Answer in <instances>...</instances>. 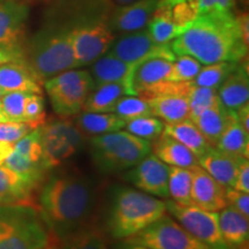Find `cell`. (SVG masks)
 Wrapping results in <instances>:
<instances>
[{
    "label": "cell",
    "instance_id": "obj_26",
    "mask_svg": "<svg viewBox=\"0 0 249 249\" xmlns=\"http://www.w3.org/2000/svg\"><path fill=\"white\" fill-rule=\"evenodd\" d=\"M132 65L127 64L110 53L103 54L90 65V75L95 87L114 82H126Z\"/></svg>",
    "mask_w": 249,
    "mask_h": 249
},
{
    "label": "cell",
    "instance_id": "obj_1",
    "mask_svg": "<svg viewBox=\"0 0 249 249\" xmlns=\"http://www.w3.org/2000/svg\"><path fill=\"white\" fill-rule=\"evenodd\" d=\"M176 55H191L202 65L240 62L248 53L247 15L232 11L202 14L171 42Z\"/></svg>",
    "mask_w": 249,
    "mask_h": 249
},
{
    "label": "cell",
    "instance_id": "obj_5",
    "mask_svg": "<svg viewBox=\"0 0 249 249\" xmlns=\"http://www.w3.org/2000/svg\"><path fill=\"white\" fill-rule=\"evenodd\" d=\"M53 238L34 205H0V249H40Z\"/></svg>",
    "mask_w": 249,
    "mask_h": 249
},
{
    "label": "cell",
    "instance_id": "obj_51",
    "mask_svg": "<svg viewBox=\"0 0 249 249\" xmlns=\"http://www.w3.org/2000/svg\"><path fill=\"white\" fill-rule=\"evenodd\" d=\"M6 121H9L8 118L5 116V113L2 112L1 107H0V123H6Z\"/></svg>",
    "mask_w": 249,
    "mask_h": 249
},
{
    "label": "cell",
    "instance_id": "obj_17",
    "mask_svg": "<svg viewBox=\"0 0 249 249\" xmlns=\"http://www.w3.org/2000/svg\"><path fill=\"white\" fill-rule=\"evenodd\" d=\"M192 204L218 213L226 207V188L200 165L192 167Z\"/></svg>",
    "mask_w": 249,
    "mask_h": 249
},
{
    "label": "cell",
    "instance_id": "obj_34",
    "mask_svg": "<svg viewBox=\"0 0 249 249\" xmlns=\"http://www.w3.org/2000/svg\"><path fill=\"white\" fill-rule=\"evenodd\" d=\"M164 127L165 124L160 118L150 116L140 117L126 121L124 129L134 136L147 140L149 142H154L164 132Z\"/></svg>",
    "mask_w": 249,
    "mask_h": 249
},
{
    "label": "cell",
    "instance_id": "obj_35",
    "mask_svg": "<svg viewBox=\"0 0 249 249\" xmlns=\"http://www.w3.org/2000/svg\"><path fill=\"white\" fill-rule=\"evenodd\" d=\"M111 112L112 113H116L118 117H120L124 121L135 119V118L140 117L154 116L147 101L139 97V96L129 95L121 97L116 103V105H114Z\"/></svg>",
    "mask_w": 249,
    "mask_h": 249
},
{
    "label": "cell",
    "instance_id": "obj_18",
    "mask_svg": "<svg viewBox=\"0 0 249 249\" xmlns=\"http://www.w3.org/2000/svg\"><path fill=\"white\" fill-rule=\"evenodd\" d=\"M245 160L247 158L239 157L219 150L216 147H211L197 160L202 169L207 171L220 185L225 188H233L236 174Z\"/></svg>",
    "mask_w": 249,
    "mask_h": 249
},
{
    "label": "cell",
    "instance_id": "obj_49",
    "mask_svg": "<svg viewBox=\"0 0 249 249\" xmlns=\"http://www.w3.org/2000/svg\"><path fill=\"white\" fill-rule=\"evenodd\" d=\"M40 249H60V242H59L55 238H53L48 245L45 246V247H43Z\"/></svg>",
    "mask_w": 249,
    "mask_h": 249
},
{
    "label": "cell",
    "instance_id": "obj_38",
    "mask_svg": "<svg viewBox=\"0 0 249 249\" xmlns=\"http://www.w3.org/2000/svg\"><path fill=\"white\" fill-rule=\"evenodd\" d=\"M145 28L157 44H170L182 31L171 21L160 17H152Z\"/></svg>",
    "mask_w": 249,
    "mask_h": 249
},
{
    "label": "cell",
    "instance_id": "obj_20",
    "mask_svg": "<svg viewBox=\"0 0 249 249\" xmlns=\"http://www.w3.org/2000/svg\"><path fill=\"white\" fill-rule=\"evenodd\" d=\"M217 92L220 103L230 111H236L248 104L249 76L247 67L239 62L235 70L217 89Z\"/></svg>",
    "mask_w": 249,
    "mask_h": 249
},
{
    "label": "cell",
    "instance_id": "obj_13",
    "mask_svg": "<svg viewBox=\"0 0 249 249\" xmlns=\"http://www.w3.org/2000/svg\"><path fill=\"white\" fill-rule=\"evenodd\" d=\"M170 166L157 156L149 154L127 172L124 178L139 191L158 198L169 197Z\"/></svg>",
    "mask_w": 249,
    "mask_h": 249
},
{
    "label": "cell",
    "instance_id": "obj_37",
    "mask_svg": "<svg viewBox=\"0 0 249 249\" xmlns=\"http://www.w3.org/2000/svg\"><path fill=\"white\" fill-rule=\"evenodd\" d=\"M217 89L207 88V87L193 86L188 95L189 103V119L197 116L205 108L213 107L217 103H219Z\"/></svg>",
    "mask_w": 249,
    "mask_h": 249
},
{
    "label": "cell",
    "instance_id": "obj_33",
    "mask_svg": "<svg viewBox=\"0 0 249 249\" xmlns=\"http://www.w3.org/2000/svg\"><path fill=\"white\" fill-rule=\"evenodd\" d=\"M239 62H214L205 65L201 67L198 74L192 82L198 87L218 89L226 77L235 70Z\"/></svg>",
    "mask_w": 249,
    "mask_h": 249
},
{
    "label": "cell",
    "instance_id": "obj_21",
    "mask_svg": "<svg viewBox=\"0 0 249 249\" xmlns=\"http://www.w3.org/2000/svg\"><path fill=\"white\" fill-rule=\"evenodd\" d=\"M218 225L222 239L230 249H240L249 238V217L230 207L218 211Z\"/></svg>",
    "mask_w": 249,
    "mask_h": 249
},
{
    "label": "cell",
    "instance_id": "obj_4",
    "mask_svg": "<svg viewBox=\"0 0 249 249\" xmlns=\"http://www.w3.org/2000/svg\"><path fill=\"white\" fill-rule=\"evenodd\" d=\"M166 213L163 198L135 188L121 187L112 197L107 219L108 231L113 238L124 240Z\"/></svg>",
    "mask_w": 249,
    "mask_h": 249
},
{
    "label": "cell",
    "instance_id": "obj_3",
    "mask_svg": "<svg viewBox=\"0 0 249 249\" xmlns=\"http://www.w3.org/2000/svg\"><path fill=\"white\" fill-rule=\"evenodd\" d=\"M22 59L42 82L76 68L71 27L65 21H50L29 39Z\"/></svg>",
    "mask_w": 249,
    "mask_h": 249
},
{
    "label": "cell",
    "instance_id": "obj_45",
    "mask_svg": "<svg viewBox=\"0 0 249 249\" xmlns=\"http://www.w3.org/2000/svg\"><path fill=\"white\" fill-rule=\"evenodd\" d=\"M233 189L239 192L249 193V160L248 158L242 161L240 169L236 174V178L233 185Z\"/></svg>",
    "mask_w": 249,
    "mask_h": 249
},
{
    "label": "cell",
    "instance_id": "obj_39",
    "mask_svg": "<svg viewBox=\"0 0 249 249\" xmlns=\"http://www.w3.org/2000/svg\"><path fill=\"white\" fill-rule=\"evenodd\" d=\"M31 92H6L0 99V107L9 121L24 123V107L28 96Z\"/></svg>",
    "mask_w": 249,
    "mask_h": 249
},
{
    "label": "cell",
    "instance_id": "obj_10",
    "mask_svg": "<svg viewBox=\"0 0 249 249\" xmlns=\"http://www.w3.org/2000/svg\"><path fill=\"white\" fill-rule=\"evenodd\" d=\"M124 244L148 249H211L186 231L167 213L145 229L124 239Z\"/></svg>",
    "mask_w": 249,
    "mask_h": 249
},
{
    "label": "cell",
    "instance_id": "obj_2",
    "mask_svg": "<svg viewBox=\"0 0 249 249\" xmlns=\"http://www.w3.org/2000/svg\"><path fill=\"white\" fill-rule=\"evenodd\" d=\"M96 201L92 182L80 173L64 172L50 177L38 196V211L59 242L87 226Z\"/></svg>",
    "mask_w": 249,
    "mask_h": 249
},
{
    "label": "cell",
    "instance_id": "obj_30",
    "mask_svg": "<svg viewBox=\"0 0 249 249\" xmlns=\"http://www.w3.org/2000/svg\"><path fill=\"white\" fill-rule=\"evenodd\" d=\"M216 148L231 155L248 158L249 134L239 124L234 111H232L229 124L224 129L219 141L216 144Z\"/></svg>",
    "mask_w": 249,
    "mask_h": 249
},
{
    "label": "cell",
    "instance_id": "obj_11",
    "mask_svg": "<svg viewBox=\"0 0 249 249\" xmlns=\"http://www.w3.org/2000/svg\"><path fill=\"white\" fill-rule=\"evenodd\" d=\"M167 213L188 231L194 238L211 249H230L222 239L218 225V213L208 211L193 204H181L167 200Z\"/></svg>",
    "mask_w": 249,
    "mask_h": 249
},
{
    "label": "cell",
    "instance_id": "obj_22",
    "mask_svg": "<svg viewBox=\"0 0 249 249\" xmlns=\"http://www.w3.org/2000/svg\"><path fill=\"white\" fill-rule=\"evenodd\" d=\"M151 150L155 156L169 166L192 169L198 165L197 157L188 148L164 132L152 142Z\"/></svg>",
    "mask_w": 249,
    "mask_h": 249
},
{
    "label": "cell",
    "instance_id": "obj_29",
    "mask_svg": "<svg viewBox=\"0 0 249 249\" xmlns=\"http://www.w3.org/2000/svg\"><path fill=\"white\" fill-rule=\"evenodd\" d=\"M129 95L126 82L107 83L95 87L83 107L86 112H111L116 103L124 96Z\"/></svg>",
    "mask_w": 249,
    "mask_h": 249
},
{
    "label": "cell",
    "instance_id": "obj_15",
    "mask_svg": "<svg viewBox=\"0 0 249 249\" xmlns=\"http://www.w3.org/2000/svg\"><path fill=\"white\" fill-rule=\"evenodd\" d=\"M158 0H135L112 9L108 27L114 35L128 34L147 27L154 15Z\"/></svg>",
    "mask_w": 249,
    "mask_h": 249
},
{
    "label": "cell",
    "instance_id": "obj_41",
    "mask_svg": "<svg viewBox=\"0 0 249 249\" xmlns=\"http://www.w3.org/2000/svg\"><path fill=\"white\" fill-rule=\"evenodd\" d=\"M46 120L45 102L40 93H29L24 107V123L34 128L42 126Z\"/></svg>",
    "mask_w": 249,
    "mask_h": 249
},
{
    "label": "cell",
    "instance_id": "obj_42",
    "mask_svg": "<svg viewBox=\"0 0 249 249\" xmlns=\"http://www.w3.org/2000/svg\"><path fill=\"white\" fill-rule=\"evenodd\" d=\"M33 129L34 127L27 123H17V121L0 123V142L15 143Z\"/></svg>",
    "mask_w": 249,
    "mask_h": 249
},
{
    "label": "cell",
    "instance_id": "obj_46",
    "mask_svg": "<svg viewBox=\"0 0 249 249\" xmlns=\"http://www.w3.org/2000/svg\"><path fill=\"white\" fill-rule=\"evenodd\" d=\"M234 112L239 124H240L242 128L249 134V104L244 105V107L238 108V110Z\"/></svg>",
    "mask_w": 249,
    "mask_h": 249
},
{
    "label": "cell",
    "instance_id": "obj_25",
    "mask_svg": "<svg viewBox=\"0 0 249 249\" xmlns=\"http://www.w3.org/2000/svg\"><path fill=\"white\" fill-rule=\"evenodd\" d=\"M74 124L85 135L97 136L124 129L126 121L112 112L82 111L74 117Z\"/></svg>",
    "mask_w": 249,
    "mask_h": 249
},
{
    "label": "cell",
    "instance_id": "obj_28",
    "mask_svg": "<svg viewBox=\"0 0 249 249\" xmlns=\"http://www.w3.org/2000/svg\"><path fill=\"white\" fill-rule=\"evenodd\" d=\"M164 133L188 148L197 160L213 147L191 119L174 124H165Z\"/></svg>",
    "mask_w": 249,
    "mask_h": 249
},
{
    "label": "cell",
    "instance_id": "obj_27",
    "mask_svg": "<svg viewBox=\"0 0 249 249\" xmlns=\"http://www.w3.org/2000/svg\"><path fill=\"white\" fill-rule=\"evenodd\" d=\"M152 17L166 18L183 30L200 17L197 0H158Z\"/></svg>",
    "mask_w": 249,
    "mask_h": 249
},
{
    "label": "cell",
    "instance_id": "obj_50",
    "mask_svg": "<svg viewBox=\"0 0 249 249\" xmlns=\"http://www.w3.org/2000/svg\"><path fill=\"white\" fill-rule=\"evenodd\" d=\"M119 249H148L144 247H141V246H135V245H128V244H124L120 246Z\"/></svg>",
    "mask_w": 249,
    "mask_h": 249
},
{
    "label": "cell",
    "instance_id": "obj_24",
    "mask_svg": "<svg viewBox=\"0 0 249 249\" xmlns=\"http://www.w3.org/2000/svg\"><path fill=\"white\" fill-rule=\"evenodd\" d=\"M34 189L18 174L0 166V205H33Z\"/></svg>",
    "mask_w": 249,
    "mask_h": 249
},
{
    "label": "cell",
    "instance_id": "obj_9",
    "mask_svg": "<svg viewBox=\"0 0 249 249\" xmlns=\"http://www.w3.org/2000/svg\"><path fill=\"white\" fill-rule=\"evenodd\" d=\"M194 86L192 81L177 82L165 80L145 89L139 97L148 102L152 114L164 124L189 119L188 95Z\"/></svg>",
    "mask_w": 249,
    "mask_h": 249
},
{
    "label": "cell",
    "instance_id": "obj_47",
    "mask_svg": "<svg viewBox=\"0 0 249 249\" xmlns=\"http://www.w3.org/2000/svg\"><path fill=\"white\" fill-rule=\"evenodd\" d=\"M18 59H22V52L0 50V65L5 64V62H8V61L18 60Z\"/></svg>",
    "mask_w": 249,
    "mask_h": 249
},
{
    "label": "cell",
    "instance_id": "obj_32",
    "mask_svg": "<svg viewBox=\"0 0 249 249\" xmlns=\"http://www.w3.org/2000/svg\"><path fill=\"white\" fill-rule=\"evenodd\" d=\"M62 242L60 249H108L104 233L91 226L82 227Z\"/></svg>",
    "mask_w": 249,
    "mask_h": 249
},
{
    "label": "cell",
    "instance_id": "obj_16",
    "mask_svg": "<svg viewBox=\"0 0 249 249\" xmlns=\"http://www.w3.org/2000/svg\"><path fill=\"white\" fill-rule=\"evenodd\" d=\"M172 65V60L155 55L134 62L127 79L130 96H139L145 89L167 80Z\"/></svg>",
    "mask_w": 249,
    "mask_h": 249
},
{
    "label": "cell",
    "instance_id": "obj_6",
    "mask_svg": "<svg viewBox=\"0 0 249 249\" xmlns=\"http://www.w3.org/2000/svg\"><path fill=\"white\" fill-rule=\"evenodd\" d=\"M150 152L151 142L123 129L90 139V154L93 163L104 173H118L132 169Z\"/></svg>",
    "mask_w": 249,
    "mask_h": 249
},
{
    "label": "cell",
    "instance_id": "obj_23",
    "mask_svg": "<svg viewBox=\"0 0 249 249\" xmlns=\"http://www.w3.org/2000/svg\"><path fill=\"white\" fill-rule=\"evenodd\" d=\"M232 111L227 110L222 103H217L213 107L205 108L197 116L192 118V121L202 133L205 140L213 147L219 141L220 136L229 124Z\"/></svg>",
    "mask_w": 249,
    "mask_h": 249
},
{
    "label": "cell",
    "instance_id": "obj_31",
    "mask_svg": "<svg viewBox=\"0 0 249 249\" xmlns=\"http://www.w3.org/2000/svg\"><path fill=\"white\" fill-rule=\"evenodd\" d=\"M192 181L191 169L170 166L169 170V197L181 204H192Z\"/></svg>",
    "mask_w": 249,
    "mask_h": 249
},
{
    "label": "cell",
    "instance_id": "obj_12",
    "mask_svg": "<svg viewBox=\"0 0 249 249\" xmlns=\"http://www.w3.org/2000/svg\"><path fill=\"white\" fill-rule=\"evenodd\" d=\"M114 57L127 64L133 65L134 62L143 58L163 57L174 61L177 55L173 53L170 44H157L149 34L147 28L133 33L123 34L119 37L116 36L110 50L107 51Z\"/></svg>",
    "mask_w": 249,
    "mask_h": 249
},
{
    "label": "cell",
    "instance_id": "obj_52",
    "mask_svg": "<svg viewBox=\"0 0 249 249\" xmlns=\"http://www.w3.org/2000/svg\"><path fill=\"white\" fill-rule=\"evenodd\" d=\"M114 1H116L118 5H123V1H124V0H114Z\"/></svg>",
    "mask_w": 249,
    "mask_h": 249
},
{
    "label": "cell",
    "instance_id": "obj_43",
    "mask_svg": "<svg viewBox=\"0 0 249 249\" xmlns=\"http://www.w3.org/2000/svg\"><path fill=\"white\" fill-rule=\"evenodd\" d=\"M226 207L232 208L244 216L249 217V193L226 188Z\"/></svg>",
    "mask_w": 249,
    "mask_h": 249
},
{
    "label": "cell",
    "instance_id": "obj_40",
    "mask_svg": "<svg viewBox=\"0 0 249 249\" xmlns=\"http://www.w3.org/2000/svg\"><path fill=\"white\" fill-rule=\"evenodd\" d=\"M202 67V64L191 55H177L173 61L172 70L167 80L177 81V82H186L193 81L197 75Z\"/></svg>",
    "mask_w": 249,
    "mask_h": 249
},
{
    "label": "cell",
    "instance_id": "obj_48",
    "mask_svg": "<svg viewBox=\"0 0 249 249\" xmlns=\"http://www.w3.org/2000/svg\"><path fill=\"white\" fill-rule=\"evenodd\" d=\"M14 143L11 142H0V166L4 164L6 158L13 151Z\"/></svg>",
    "mask_w": 249,
    "mask_h": 249
},
{
    "label": "cell",
    "instance_id": "obj_14",
    "mask_svg": "<svg viewBox=\"0 0 249 249\" xmlns=\"http://www.w3.org/2000/svg\"><path fill=\"white\" fill-rule=\"evenodd\" d=\"M29 7L18 0H0V50L22 52Z\"/></svg>",
    "mask_w": 249,
    "mask_h": 249
},
{
    "label": "cell",
    "instance_id": "obj_53",
    "mask_svg": "<svg viewBox=\"0 0 249 249\" xmlns=\"http://www.w3.org/2000/svg\"><path fill=\"white\" fill-rule=\"evenodd\" d=\"M2 95H4V92H2V90L0 89V99H1V97H2Z\"/></svg>",
    "mask_w": 249,
    "mask_h": 249
},
{
    "label": "cell",
    "instance_id": "obj_8",
    "mask_svg": "<svg viewBox=\"0 0 249 249\" xmlns=\"http://www.w3.org/2000/svg\"><path fill=\"white\" fill-rule=\"evenodd\" d=\"M43 158L48 170L58 167L73 157L86 143V135L73 120L57 118L42 124Z\"/></svg>",
    "mask_w": 249,
    "mask_h": 249
},
{
    "label": "cell",
    "instance_id": "obj_44",
    "mask_svg": "<svg viewBox=\"0 0 249 249\" xmlns=\"http://www.w3.org/2000/svg\"><path fill=\"white\" fill-rule=\"evenodd\" d=\"M235 0H197L200 15L232 11Z\"/></svg>",
    "mask_w": 249,
    "mask_h": 249
},
{
    "label": "cell",
    "instance_id": "obj_7",
    "mask_svg": "<svg viewBox=\"0 0 249 249\" xmlns=\"http://www.w3.org/2000/svg\"><path fill=\"white\" fill-rule=\"evenodd\" d=\"M43 85L55 114L65 119L83 111L87 98L95 88L89 71L76 68L50 77Z\"/></svg>",
    "mask_w": 249,
    "mask_h": 249
},
{
    "label": "cell",
    "instance_id": "obj_19",
    "mask_svg": "<svg viewBox=\"0 0 249 249\" xmlns=\"http://www.w3.org/2000/svg\"><path fill=\"white\" fill-rule=\"evenodd\" d=\"M43 82L23 59L0 65V89L2 92L22 91L42 95Z\"/></svg>",
    "mask_w": 249,
    "mask_h": 249
},
{
    "label": "cell",
    "instance_id": "obj_36",
    "mask_svg": "<svg viewBox=\"0 0 249 249\" xmlns=\"http://www.w3.org/2000/svg\"><path fill=\"white\" fill-rule=\"evenodd\" d=\"M39 127L30 130V132L26 134L23 138H21L18 141L15 142L14 150L17 151L18 154H20L21 156H23V157L28 158V160L31 161L44 164V158H43L42 135H40ZM46 169H48V167H46Z\"/></svg>",
    "mask_w": 249,
    "mask_h": 249
}]
</instances>
